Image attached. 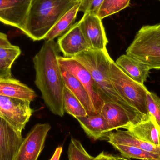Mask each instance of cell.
I'll return each mask as SVG.
<instances>
[{
    "label": "cell",
    "instance_id": "1",
    "mask_svg": "<svg viewBox=\"0 0 160 160\" xmlns=\"http://www.w3.org/2000/svg\"><path fill=\"white\" fill-rule=\"evenodd\" d=\"M59 53L54 40H46L33 58V62L36 72L35 83L45 104L52 113L63 117L65 87L59 62Z\"/></svg>",
    "mask_w": 160,
    "mask_h": 160
},
{
    "label": "cell",
    "instance_id": "2",
    "mask_svg": "<svg viewBox=\"0 0 160 160\" xmlns=\"http://www.w3.org/2000/svg\"><path fill=\"white\" fill-rule=\"evenodd\" d=\"M71 58L81 63L89 71L95 82L98 93L104 103H117L139 120L147 117L132 107L116 90L110 73V64L112 59L107 50H88Z\"/></svg>",
    "mask_w": 160,
    "mask_h": 160
},
{
    "label": "cell",
    "instance_id": "3",
    "mask_svg": "<svg viewBox=\"0 0 160 160\" xmlns=\"http://www.w3.org/2000/svg\"><path fill=\"white\" fill-rule=\"evenodd\" d=\"M79 2L77 0H32L21 31L33 41L45 39L56 22Z\"/></svg>",
    "mask_w": 160,
    "mask_h": 160
},
{
    "label": "cell",
    "instance_id": "4",
    "mask_svg": "<svg viewBox=\"0 0 160 160\" xmlns=\"http://www.w3.org/2000/svg\"><path fill=\"white\" fill-rule=\"evenodd\" d=\"M126 54L144 64L150 70L160 69V24L143 26Z\"/></svg>",
    "mask_w": 160,
    "mask_h": 160
},
{
    "label": "cell",
    "instance_id": "5",
    "mask_svg": "<svg viewBox=\"0 0 160 160\" xmlns=\"http://www.w3.org/2000/svg\"><path fill=\"white\" fill-rule=\"evenodd\" d=\"M110 73L113 84L119 96L139 113L148 116L147 96L149 91L147 88L126 75L113 60L110 64Z\"/></svg>",
    "mask_w": 160,
    "mask_h": 160
},
{
    "label": "cell",
    "instance_id": "6",
    "mask_svg": "<svg viewBox=\"0 0 160 160\" xmlns=\"http://www.w3.org/2000/svg\"><path fill=\"white\" fill-rule=\"evenodd\" d=\"M31 101L0 95V117L22 133L33 113Z\"/></svg>",
    "mask_w": 160,
    "mask_h": 160
},
{
    "label": "cell",
    "instance_id": "7",
    "mask_svg": "<svg viewBox=\"0 0 160 160\" xmlns=\"http://www.w3.org/2000/svg\"><path fill=\"white\" fill-rule=\"evenodd\" d=\"M59 62L61 67L82 83L89 94L96 112L101 113L104 102L98 93L95 82L89 71L81 63L72 58L60 56Z\"/></svg>",
    "mask_w": 160,
    "mask_h": 160
},
{
    "label": "cell",
    "instance_id": "8",
    "mask_svg": "<svg viewBox=\"0 0 160 160\" xmlns=\"http://www.w3.org/2000/svg\"><path fill=\"white\" fill-rule=\"evenodd\" d=\"M51 128L48 123L38 124L34 126L24 138L15 160H37L44 149Z\"/></svg>",
    "mask_w": 160,
    "mask_h": 160
},
{
    "label": "cell",
    "instance_id": "9",
    "mask_svg": "<svg viewBox=\"0 0 160 160\" xmlns=\"http://www.w3.org/2000/svg\"><path fill=\"white\" fill-rule=\"evenodd\" d=\"M79 22L90 49L99 51L107 50L106 47L108 40L101 19L97 15L85 13Z\"/></svg>",
    "mask_w": 160,
    "mask_h": 160
},
{
    "label": "cell",
    "instance_id": "10",
    "mask_svg": "<svg viewBox=\"0 0 160 160\" xmlns=\"http://www.w3.org/2000/svg\"><path fill=\"white\" fill-rule=\"evenodd\" d=\"M32 0H0V22L21 30Z\"/></svg>",
    "mask_w": 160,
    "mask_h": 160
},
{
    "label": "cell",
    "instance_id": "11",
    "mask_svg": "<svg viewBox=\"0 0 160 160\" xmlns=\"http://www.w3.org/2000/svg\"><path fill=\"white\" fill-rule=\"evenodd\" d=\"M23 140L22 133L0 117V160H15Z\"/></svg>",
    "mask_w": 160,
    "mask_h": 160
},
{
    "label": "cell",
    "instance_id": "12",
    "mask_svg": "<svg viewBox=\"0 0 160 160\" xmlns=\"http://www.w3.org/2000/svg\"><path fill=\"white\" fill-rule=\"evenodd\" d=\"M64 57L71 58L90 49L80 27L79 22L75 23L68 31L60 37L57 42Z\"/></svg>",
    "mask_w": 160,
    "mask_h": 160
},
{
    "label": "cell",
    "instance_id": "13",
    "mask_svg": "<svg viewBox=\"0 0 160 160\" xmlns=\"http://www.w3.org/2000/svg\"><path fill=\"white\" fill-rule=\"evenodd\" d=\"M100 114L111 132L124 129L130 124L141 121L129 113L120 105L114 102L104 103Z\"/></svg>",
    "mask_w": 160,
    "mask_h": 160
},
{
    "label": "cell",
    "instance_id": "14",
    "mask_svg": "<svg viewBox=\"0 0 160 160\" xmlns=\"http://www.w3.org/2000/svg\"><path fill=\"white\" fill-rule=\"evenodd\" d=\"M124 129L142 141L160 147V128L150 114L139 122L130 124Z\"/></svg>",
    "mask_w": 160,
    "mask_h": 160
},
{
    "label": "cell",
    "instance_id": "15",
    "mask_svg": "<svg viewBox=\"0 0 160 160\" xmlns=\"http://www.w3.org/2000/svg\"><path fill=\"white\" fill-rule=\"evenodd\" d=\"M61 68L65 87L80 101L88 115H93L98 114L89 94L82 83L63 68L61 66Z\"/></svg>",
    "mask_w": 160,
    "mask_h": 160
},
{
    "label": "cell",
    "instance_id": "16",
    "mask_svg": "<svg viewBox=\"0 0 160 160\" xmlns=\"http://www.w3.org/2000/svg\"><path fill=\"white\" fill-rule=\"evenodd\" d=\"M85 133L94 141H107L110 128L100 113L76 118Z\"/></svg>",
    "mask_w": 160,
    "mask_h": 160
},
{
    "label": "cell",
    "instance_id": "17",
    "mask_svg": "<svg viewBox=\"0 0 160 160\" xmlns=\"http://www.w3.org/2000/svg\"><path fill=\"white\" fill-rule=\"evenodd\" d=\"M115 63L126 75L137 82L144 84L149 77V68L144 64L127 54L120 56Z\"/></svg>",
    "mask_w": 160,
    "mask_h": 160
},
{
    "label": "cell",
    "instance_id": "18",
    "mask_svg": "<svg viewBox=\"0 0 160 160\" xmlns=\"http://www.w3.org/2000/svg\"><path fill=\"white\" fill-rule=\"evenodd\" d=\"M107 141L111 145L114 144L134 147L148 152L160 155V147L142 141L132 135L128 131L117 130L109 132Z\"/></svg>",
    "mask_w": 160,
    "mask_h": 160
},
{
    "label": "cell",
    "instance_id": "19",
    "mask_svg": "<svg viewBox=\"0 0 160 160\" xmlns=\"http://www.w3.org/2000/svg\"><path fill=\"white\" fill-rule=\"evenodd\" d=\"M0 95L31 102L37 97L35 92L32 88L14 78L0 79Z\"/></svg>",
    "mask_w": 160,
    "mask_h": 160
},
{
    "label": "cell",
    "instance_id": "20",
    "mask_svg": "<svg viewBox=\"0 0 160 160\" xmlns=\"http://www.w3.org/2000/svg\"><path fill=\"white\" fill-rule=\"evenodd\" d=\"M79 6L80 2L68 11L52 28L45 40H54L56 38L62 36L68 31L75 23Z\"/></svg>",
    "mask_w": 160,
    "mask_h": 160
},
{
    "label": "cell",
    "instance_id": "21",
    "mask_svg": "<svg viewBox=\"0 0 160 160\" xmlns=\"http://www.w3.org/2000/svg\"><path fill=\"white\" fill-rule=\"evenodd\" d=\"M63 103L65 112L75 118L88 115L80 101L66 87L64 90Z\"/></svg>",
    "mask_w": 160,
    "mask_h": 160
},
{
    "label": "cell",
    "instance_id": "22",
    "mask_svg": "<svg viewBox=\"0 0 160 160\" xmlns=\"http://www.w3.org/2000/svg\"><path fill=\"white\" fill-rule=\"evenodd\" d=\"M123 157L142 160H160V155L148 152L134 147L114 144L112 145Z\"/></svg>",
    "mask_w": 160,
    "mask_h": 160
},
{
    "label": "cell",
    "instance_id": "23",
    "mask_svg": "<svg viewBox=\"0 0 160 160\" xmlns=\"http://www.w3.org/2000/svg\"><path fill=\"white\" fill-rule=\"evenodd\" d=\"M131 0H104L99 11L98 17L101 19L112 16L128 7Z\"/></svg>",
    "mask_w": 160,
    "mask_h": 160
},
{
    "label": "cell",
    "instance_id": "24",
    "mask_svg": "<svg viewBox=\"0 0 160 160\" xmlns=\"http://www.w3.org/2000/svg\"><path fill=\"white\" fill-rule=\"evenodd\" d=\"M69 160H94L95 158L90 156L85 149L79 140L71 137L68 151Z\"/></svg>",
    "mask_w": 160,
    "mask_h": 160
},
{
    "label": "cell",
    "instance_id": "25",
    "mask_svg": "<svg viewBox=\"0 0 160 160\" xmlns=\"http://www.w3.org/2000/svg\"><path fill=\"white\" fill-rule=\"evenodd\" d=\"M147 100L148 112L155 118L160 128V98L154 92L149 91Z\"/></svg>",
    "mask_w": 160,
    "mask_h": 160
},
{
    "label": "cell",
    "instance_id": "26",
    "mask_svg": "<svg viewBox=\"0 0 160 160\" xmlns=\"http://www.w3.org/2000/svg\"><path fill=\"white\" fill-rule=\"evenodd\" d=\"M21 53L19 47L12 45L10 46H0V60L12 66Z\"/></svg>",
    "mask_w": 160,
    "mask_h": 160
},
{
    "label": "cell",
    "instance_id": "27",
    "mask_svg": "<svg viewBox=\"0 0 160 160\" xmlns=\"http://www.w3.org/2000/svg\"><path fill=\"white\" fill-rule=\"evenodd\" d=\"M104 0H82L80 2L79 11L91 13L98 16Z\"/></svg>",
    "mask_w": 160,
    "mask_h": 160
},
{
    "label": "cell",
    "instance_id": "28",
    "mask_svg": "<svg viewBox=\"0 0 160 160\" xmlns=\"http://www.w3.org/2000/svg\"><path fill=\"white\" fill-rule=\"evenodd\" d=\"M12 66L4 61L0 60V79L12 78Z\"/></svg>",
    "mask_w": 160,
    "mask_h": 160
},
{
    "label": "cell",
    "instance_id": "29",
    "mask_svg": "<svg viewBox=\"0 0 160 160\" xmlns=\"http://www.w3.org/2000/svg\"><path fill=\"white\" fill-rule=\"evenodd\" d=\"M12 44L9 42L7 35L0 32V46H10Z\"/></svg>",
    "mask_w": 160,
    "mask_h": 160
},
{
    "label": "cell",
    "instance_id": "30",
    "mask_svg": "<svg viewBox=\"0 0 160 160\" xmlns=\"http://www.w3.org/2000/svg\"><path fill=\"white\" fill-rule=\"evenodd\" d=\"M63 148L62 146L58 147L55 149L54 154L49 160H60Z\"/></svg>",
    "mask_w": 160,
    "mask_h": 160
},
{
    "label": "cell",
    "instance_id": "31",
    "mask_svg": "<svg viewBox=\"0 0 160 160\" xmlns=\"http://www.w3.org/2000/svg\"><path fill=\"white\" fill-rule=\"evenodd\" d=\"M110 155L103 151L95 157L94 160H110Z\"/></svg>",
    "mask_w": 160,
    "mask_h": 160
},
{
    "label": "cell",
    "instance_id": "32",
    "mask_svg": "<svg viewBox=\"0 0 160 160\" xmlns=\"http://www.w3.org/2000/svg\"><path fill=\"white\" fill-rule=\"evenodd\" d=\"M110 160H128L122 157H118V156H113L110 155Z\"/></svg>",
    "mask_w": 160,
    "mask_h": 160
},
{
    "label": "cell",
    "instance_id": "33",
    "mask_svg": "<svg viewBox=\"0 0 160 160\" xmlns=\"http://www.w3.org/2000/svg\"><path fill=\"white\" fill-rule=\"evenodd\" d=\"M77 1H78V2H81V1H82V0H77Z\"/></svg>",
    "mask_w": 160,
    "mask_h": 160
},
{
    "label": "cell",
    "instance_id": "34",
    "mask_svg": "<svg viewBox=\"0 0 160 160\" xmlns=\"http://www.w3.org/2000/svg\"><path fill=\"white\" fill-rule=\"evenodd\" d=\"M159 1H160V0H159Z\"/></svg>",
    "mask_w": 160,
    "mask_h": 160
}]
</instances>
